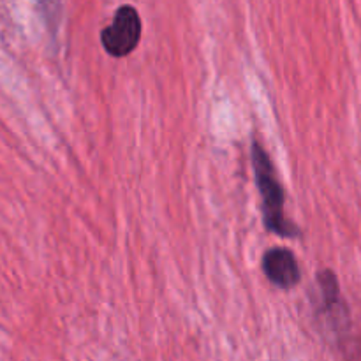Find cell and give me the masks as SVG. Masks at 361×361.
I'll return each instance as SVG.
<instances>
[{
    "label": "cell",
    "instance_id": "cell-3",
    "mask_svg": "<svg viewBox=\"0 0 361 361\" xmlns=\"http://www.w3.org/2000/svg\"><path fill=\"white\" fill-rule=\"evenodd\" d=\"M141 39V18L133 6L116 9L109 27L101 32V42L106 53L115 59H123L137 48Z\"/></svg>",
    "mask_w": 361,
    "mask_h": 361
},
{
    "label": "cell",
    "instance_id": "cell-2",
    "mask_svg": "<svg viewBox=\"0 0 361 361\" xmlns=\"http://www.w3.org/2000/svg\"><path fill=\"white\" fill-rule=\"evenodd\" d=\"M317 284L321 291V314L324 323L337 341L342 355L348 360H355L356 351L351 337V319L337 277L331 270H323L317 274Z\"/></svg>",
    "mask_w": 361,
    "mask_h": 361
},
{
    "label": "cell",
    "instance_id": "cell-4",
    "mask_svg": "<svg viewBox=\"0 0 361 361\" xmlns=\"http://www.w3.org/2000/svg\"><path fill=\"white\" fill-rule=\"evenodd\" d=\"M263 271L268 281L281 289H293L302 281L298 261L288 249L274 247L263 256Z\"/></svg>",
    "mask_w": 361,
    "mask_h": 361
},
{
    "label": "cell",
    "instance_id": "cell-1",
    "mask_svg": "<svg viewBox=\"0 0 361 361\" xmlns=\"http://www.w3.org/2000/svg\"><path fill=\"white\" fill-rule=\"evenodd\" d=\"M252 166L257 190H259L261 201H263L264 228L282 238H298L302 231L284 214V189L277 178L274 162L257 141L252 143Z\"/></svg>",
    "mask_w": 361,
    "mask_h": 361
}]
</instances>
